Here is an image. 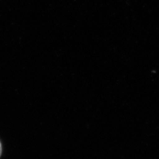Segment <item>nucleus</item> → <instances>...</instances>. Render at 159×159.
I'll use <instances>...</instances> for the list:
<instances>
[{"label": "nucleus", "mask_w": 159, "mask_h": 159, "mask_svg": "<svg viewBox=\"0 0 159 159\" xmlns=\"http://www.w3.org/2000/svg\"><path fill=\"white\" fill-rule=\"evenodd\" d=\"M1 153H2V146H1V143L0 142V156L1 155Z\"/></svg>", "instance_id": "f257e3e1"}]
</instances>
